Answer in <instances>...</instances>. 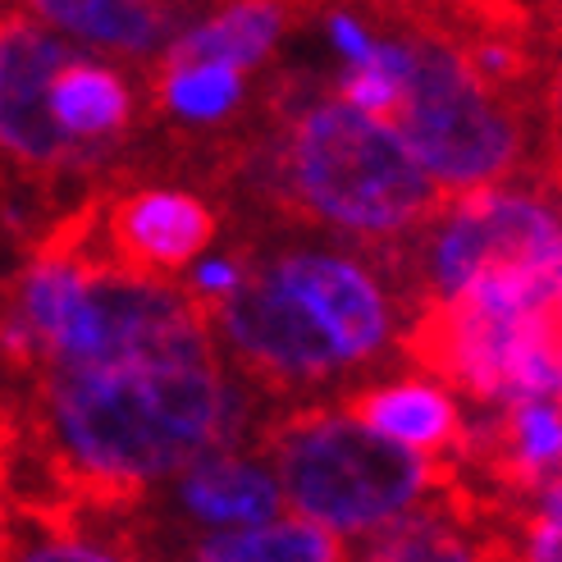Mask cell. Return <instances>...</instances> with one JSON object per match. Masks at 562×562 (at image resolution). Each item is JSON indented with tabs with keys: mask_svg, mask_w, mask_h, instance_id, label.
Instances as JSON below:
<instances>
[{
	"mask_svg": "<svg viewBox=\"0 0 562 562\" xmlns=\"http://www.w3.org/2000/svg\"><path fill=\"white\" fill-rule=\"evenodd\" d=\"M50 430L74 475L105 498L133 494L243 435L247 403L206 357H133L55 367Z\"/></svg>",
	"mask_w": 562,
	"mask_h": 562,
	"instance_id": "cell-1",
	"label": "cell"
},
{
	"mask_svg": "<svg viewBox=\"0 0 562 562\" xmlns=\"http://www.w3.org/2000/svg\"><path fill=\"white\" fill-rule=\"evenodd\" d=\"M284 175L306 215L361 238L407 234L439 211V188L403 137L348 101L302 110L289 133Z\"/></svg>",
	"mask_w": 562,
	"mask_h": 562,
	"instance_id": "cell-2",
	"label": "cell"
},
{
	"mask_svg": "<svg viewBox=\"0 0 562 562\" xmlns=\"http://www.w3.org/2000/svg\"><path fill=\"white\" fill-rule=\"evenodd\" d=\"M274 481L293 513L329 536H371L412 513L443 471L339 412H297L270 439Z\"/></svg>",
	"mask_w": 562,
	"mask_h": 562,
	"instance_id": "cell-3",
	"label": "cell"
},
{
	"mask_svg": "<svg viewBox=\"0 0 562 562\" xmlns=\"http://www.w3.org/2000/svg\"><path fill=\"white\" fill-rule=\"evenodd\" d=\"M513 120L517 115L481 82L462 50L435 37L407 42V74L389 128L435 188L467 192L508 175L521 151V128Z\"/></svg>",
	"mask_w": 562,
	"mask_h": 562,
	"instance_id": "cell-4",
	"label": "cell"
},
{
	"mask_svg": "<svg viewBox=\"0 0 562 562\" xmlns=\"http://www.w3.org/2000/svg\"><path fill=\"white\" fill-rule=\"evenodd\" d=\"M407 352L481 403L553 398L558 393V312H485L435 297L407 334Z\"/></svg>",
	"mask_w": 562,
	"mask_h": 562,
	"instance_id": "cell-5",
	"label": "cell"
},
{
	"mask_svg": "<svg viewBox=\"0 0 562 562\" xmlns=\"http://www.w3.org/2000/svg\"><path fill=\"white\" fill-rule=\"evenodd\" d=\"M558 220L536 196L503 188H467L430 234L426 279L439 297H453L485 270H549L558 274Z\"/></svg>",
	"mask_w": 562,
	"mask_h": 562,
	"instance_id": "cell-6",
	"label": "cell"
},
{
	"mask_svg": "<svg viewBox=\"0 0 562 562\" xmlns=\"http://www.w3.org/2000/svg\"><path fill=\"white\" fill-rule=\"evenodd\" d=\"M215 312L220 339L229 344L257 375L284 384H316L344 367L329 329L306 302H297L270 270L243 274V284Z\"/></svg>",
	"mask_w": 562,
	"mask_h": 562,
	"instance_id": "cell-7",
	"label": "cell"
},
{
	"mask_svg": "<svg viewBox=\"0 0 562 562\" xmlns=\"http://www.w3.org/2000/svg\"><path fill=\"white\" fill-rule=\"evenodd\" d=\"M65 60H74V50L33 14H0V151L33 170H55L82 156L46 110V88Z\"/></svg>",
	"mask_w": 562,
	"mask_h": 562,
	"instance_id": "cell-8",
	"label": "cell"
},
{
	"mask_svg": "<svg viewBox=\"0 0 562 562\" xmlns=\"http://www.w3.org/2000/svg\"><path fill=\"white\" fill-rule=\"evenodd\" d=\"M297 302L316 312L329 329L344 367L367 361L389 344V302L375 279L334 251H289L274 266H266Z\"/></svg>",
	"mask_w": 562,
	"mask_h": 562,
	"instance_id": "cell-9",
	"label": "cell"
},
{
	"mask_svg": "<svg viewBox=\"0 0 562 562\" xmlns=\"http://www.w3.org/2000/svg\"><path fill=\"white\" fill-rule=\"evenodd\" d=\"M105 261L124 274H170L196 261L215 238V215L192 192L147 188L120 196L105 220Z\"/></svg>",
	"mask_w": 562,
	"mask_h": 562,
	"instance_id": "cell-10",
	"label": "cell"
},
{
	"mask_svg": "<svg viewBox=\"0 0 562 562\" xmlns=\"http://www.w3.org/2000/svg\"><path fill=\"white\" fill-rule=\"evenodd\" d=\"M175 498L192 521H206V526H220V530L274 521L279 508H284V494H279L274 471L257 458L229 453V448H215V453L192 458L179 471Z\"/></svg>",
	"mask_w": 562,
	"mask_h": 562,
	"instance_id": "cell-11",
	"label": "cell"
},
{
	"mask_svg": "<svg viewBox=\"0 0 562 562\" xmlns=\"http://www.w3.org/2000/svg\"><path fill=\"white\" fill-rule=\"evenodd\" d=\"M284 23H289L284 0H229L220 14L202 19L188 33H179L175 46H165V69L211 60V65H229L247 74L274 50Z\"/></svg>",
	"mask_w": 562,
	"mask_h": 562,
	"instance_id": "cell-12",
	"label": "cell"
},
{
	"mask_svg": "<svg viewBox=\"0 0 562 562\" xmlns=\"http://www.w3.org/2000/svg\"><path fill=\"white\" fill-rule=\"evenodd\" d=\"M352 420H361L367 430L412 448V453H443L453 448L462 435V416L458 403L443 389L426 380H398L361 393L352 403Z\"/></svg>",
	"mask_w": 562,
	"mask_h": 562,
	"instance_id": "cell-13",
	"label": "cell"
},
{
	"mask_svg": "<svg viewBox=\"0 0 562 562\" xmlns=\"http://www.w3.org/2000/svg\"><path fill=\"white\" fill-rule=\"evenodd\" d=\"M46 110L55 128L88 151L128 128L133 97L115 69H101L92 60H65L46 88Z\"/></svg>",
	"mask_w": 562,
	"mask_h": 562,
	"instance_id": "cell-14",
	"label": "cell"
},
{
	"mask_svg": "<svg viewBox=\"0 0 562 562\" xmlns=\"http://www.w3.org/2000/svg\"><path fill=\"white\" fill-rule=\"evenodd\" d=\"M23 5L78 42L124 55H151L170 33V19L156 0H23Z\"/></svg>",
	"mask_w": 562,
	"mask_h": 562,
	"instance_id": "cell-15",
	"label": "cell"
},
{
	"mask_svg": "<svg viewBox=\"0 0 562 562\" xmlns=\"http://www.w3.org/2000/svg\"><path fill=\"white\" fill-rule=\"evenodd\" d=\"M192 562H344V544L306 517H274L261 526H234L196 540Z\"/></svg>",
	"mask_w": 562,
	"mask_h": 562,
	"instance_id": "cell-16",
	"label": "cell"
},
{
	"mask_svg": "<svg viewBox=\"0 0 562 562\" xmlns=\"http://www.w3.org/2000/svg\"><path fill=\"white\" fill-rule=\"evenodd\" d=\"M375 544L361 553V562H513L508 549H494V558L467 540V530L448 517L439 503L426 513H403L389 526L371 530Z\"/></svg>",
	"mask_w": 562,
	"mask_h": 562,
	"instance_id": "cell-17",
	"label": "cell"
},
{
	"mask_svg": "<svg viewBox=\"0 0 562 562\" xmlns=\"http://www.w3.org/2000/svg\"><path fill=\"white\" fill-rule=\"evenodd\" d=\"M160 97L179 120L215 124L243 101V74L229 69V65H211V60L170 65L165 69V82H160Z\"/></svg>",
	"mask_w": 562,
	"mask_h": 562,
	"instance_id": "cell-18",
	"label": "cell"
},
{
	"mask_svg": "<svg viewBox=\"0 0 562 562\" xmlns=\"http://www.w3.org/2000/svg\"><path fill=\"white\" fill-rule=\"evenodd\" d=\"M0 562H128L115 558L88 540H74V536H42L33 544H10L0 540Z\"/></svg>",
	"mask_w": 562,
	"mask_h": 562,
	"instance_id": "cell-19",
	"label": "cell"
},
{
	"mask_svg": "<svg viewBox=\"0 0 562 562\" xmlns=\"http://www.w3.org/2000/svg\"><path fill=\"white\" fill-rule=\"evenodd\" d=\"M243 266L234 261V257H211V261H202L192 270V284H188V293H192V306L196 312H211V306H220L224 297H229L238 284H243Z\"/></svg>",
	"mask_w": 562,
	"mask_h": 562,
	"instance_id": "cell-20",
	"label": "cell"
},
{
	"mask_svg": "<svg viewBox=\"0 0 562 562\" xmlns=\"http://www.w3.org/2000/svg\"><path fill=\"white\" fill-rule=\"evenodd\" d=\"M329 37H334V46L344 50L348 65H367V60H371V42H375V37H371L352 14L334 10V14H329Z\"/></svg>",
	"mask_w": 562,
	"mask_h": 562,
	"instance_id": "cell-21",
	"label": "cell"
}]
</instances>
